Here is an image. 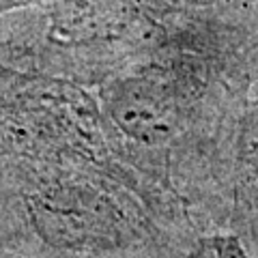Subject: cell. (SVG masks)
I'll list each match as a JSON object with an SVG mask.
<instances>
[{"label":"cell","instance_id":"1","mask_svg":"<svg viewBox=\"0 0 258 258\" xmlns=\"http://www.w3.org/2000/svg\"><path fill=\"white\" fill-rule=\"evenodd\" d=\"M189 258H245V254L241 252V245L237 243V239H207L198 245V249Z\"/></svg>","mask_w":258,"mask_h":258}]
</instances>
